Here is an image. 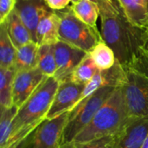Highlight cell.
Listing matches in <instances>:
<instances>
[{"instance_id": "cell-1", "label": "cell", "mask_w": 148, "mask_h": 148, "mask_svg": "<svg viewBox=\"0 0 148 148\" xmlns=\"http://www.w3.org/2000/svg\"><path fill=\"white\" fill-rule=\"evenodd\" d=\"M100 16L104 42L114 50L117 62L127 69L139 52L147 48L148 30L133 24L123 12Z\"/></svg>"}, {"instance_id": "cell-2", "label": "cell", "mask_w": 148, "mask_h": 148, "mask_svg": "<svg viewBox=\"0 0 148 148\" xmlns=\"http://www.w3.org/2000/svg\"><path fill=\"white\" fill-rule=\"evenodd\" d=\"M60 82L46 77L33 95L18 108L12 121L11 133L5 148H17L20 143L44 120L53 102Z\"/></svg>"}, {"instance_id": "cell-3", "label": "cell", "mask_w": 148, "mask_h": 148, "mask_svg": "<svg viewBox=\"0 0 148 148\" xmlns=\"http://www.w3.org/2000/svg\"><path fill=\"white\" fill-rule=\"evenodd\" d=\"M130 118L122 89L117 88L99 109L92 121L76 136L73 143L88 142L115 134L124 127Z\"/></svg>"}, {"instance_id": "cell-4", "label": "cell", "mask_w": 148, "mask_h": 148, "mask_svg": "<svg viewBox=\"0 0 148 148\" xmlns=\"http://www.w3.org/2000/svg\"><path fill=\"white\" fill-rule=\"evenodd\" d=\"M116 88L114 87L100 88L88 97L82 100L74 109L69 112L68 121L62 138V148L67 147L73 143L76 136L92 121L99 109Z\"/></svg>"}, {"instance_id": "cell-5", "label": "cell", "mask_w": 148, "mask_h": 148, "mask_svg": "<svg viewBox=\"0 0 148 148\" xmlns=\"http://www.w3.org/2000/svg\"><path fill=\"white\" fill-rule=\"evenodd\" d=\"M56 12L61 19L59 41L71 44L88 53L99 42L103 40L101 34L97 33L76 17L69 8L67 10H56Z\"/></svg>"}, {"instance_id": "cell-6", "label": "cell", "mask_w": 148, "mask_h": 148, "mask_svg": "<svg viewBox=\"0 0 148 148\" xmlns=\"http://www.w3.org/2000/svg\"><path fill=\"white\" fill-rule=\"evenodd\" d=\"M127 69L126 81L121 88L128 114L131 118L148 120V79Z\"/></svg>"}, {"instance_id": "cell-7", "label": "cell", "mask_w": 148, "mask_h": 148, "mask_svg": "<svg viewBox=\"0 0 148 148\" xmlns=\"http://www.w3.org/2000/svg\"><path fill=\"white\" fill-rule=\"evenodd\" d=\"M69 118L66 112L53 119H44L17 148H62V138Z\"/></svg>"}, {"instance_id": "cell-8", "label": "cell", "mask_w": 148, "mask_h": 148, "mask_svg": "<svg viewBox=\"0 0 148 148\" xmlns=\"http://www.w3.org/2000/svg\"><path fill=\"white\" fill-rule=\"evenodd\" d=\"M84 87L70 80L60 82L46 119L56 118L74 109L82 100Z\"/></svg>"}, {"instance_id": "cell-9", "label": "cell", "mask_w": 148, "mask_h": 148, "mask_svg": "<svg viewBox=\"0 0 148 148\" xmlns=\"http://www.w3.org/2000/svg\"><path fill=\"white\" fill-rule=\"evenodd\" d=\"M57 69L54 77L60 82L69 81L71 75L88 53L67 42L58 41L54 44Z\"/></svg>"}, {"instance_id": "cell-10", "label": "cell", "mask_w": 148, "mask_h": 148, "mask_svg": "<svg viewBox=\"0 0 148 148\" xmlns=\"http://www.w3.org/2000/svg\"><path fill=\"white\" fill-rule=\"evenodd\" d=\"M47 76L36 67L16 72L13 82V105L18 108L33 95Z\"/></svg>"}, {"instance_id": "cell-11", "label": "cell", "mask_w": 148, "mask_h": 148, "mask_svg": "<svg viewBox=\"0 0 148 148\" xmlns=\"http://www.w3.org/2000/svg\"><path fill=\"white\" fill-rule=\"evenodd\" d=\"M126 77L127 69L117 61L116 63L109 69H98V71L95 73L91 81L85 85L82 95V100L88 97L95 91L104 87H122L126 81Z\"/></svg>"}, {"instance_id": "cell-12", "label": "cell", "mask_w": 148, "mask_h": 148, "mask_svg": "<svg viewBox=\"0 0 148 148\" xmlns=\"http://www.w3.org/2000/svg\"><path fill=\"white\" fill-rule=\"evenodd\" d=\"M15 10L30 31L32 39L36 42V28L41 19L52 10L44 0H16Z\"/></svg>"}, {"instance_id": "cell-13", "label": "cell", "mask_w": 148, "mask_h": 148, "mask_svg": "<svg viewBox=\"0 0 148 148\" xmlns=\"http://www.w3.org/2000/svg\"><path fill=\"white\" fill-rule=\"evenodd\" d=\"M148 134V120L130 118L119 132L115 148H141Z\"/></svg>"}, {"instance_id": "cell-14", "label": "cell", "mask_w": 148, "mask_h": 148, "mask_svg": "<svg viewBox=\"0 0 148 148\" xmlns=\"http://www.w3.org/2000/svg\"><path fill=\"white\" fill-rule=\"evenodd\" d=\"M61 19L56 10H51L39 22L36 28V42L42 44H56L59 41V28Z\"/></svg>"}, {"instance_id": "cell-15", "label": "cell", "mask_w": 148, "mask_h": 148, "mask_svg": "<svg viewBox=\"0 0 148 148\" xmlns=\"http://www.w3.org/2000/svg\"><path fill=\"white\" fill-rule=\"evenodd\" d=\"M5 24L10 38L16 49L33 41L30 31L25 26L15 10L7 18Z\"/></svg>"}, {"instance_id": "cell-16", "label": "cell", "mask_w": 148, "mask_h": 148, "mask_svg": "<svg viewBox=\"0 0 148 148\" xmlns=\"http://www.w3.org/2000/svg\"><path fill=\"white\" fill-rule=\"evenodd\" d=\"M39 46L37 42L31 41L17 49L13 66L16 72L29 70L37 67Z\"/></svg>"}, {"instance_id": "cell-17", "label": "cell", "mask_w": 148, "mask_h": 148, "mask_svg": "<svg viewBox=\"0 0 148 148\" xmlns=\"http://www.w3.org/2000/svg\"><path fill=\"white\" fill-rule=\"evenodd\" d=\"M69 8L81 21L91 27L97 33L101 34L96 25V22L101 14V11L99 7L95 3L88 0H81L76 3H73Z\"/></svg>"}, {"instance_id": "cell-18", "label": "cell", "mask_w": 148, "mask_h": 148, "mask_svg": "<svg viewBox=\"0 0 148 148\" xmlns=\"http://www.w3.org/2000/svg\"><path fill=\"white\" fill-rule=\"evenodd\" d=\"M127 18L134 25L146 29L148 19V7L135 0H118Z\"/></svg>"}, {"instance_id": "cell-19", "label": "cell", "mask_w": 148, "mask_h": 148, "mask_svg": "<svg viewBox=\"0 0 148 148\" xmlns=\"http://www.w3.org/2000/svg\"><path fill=\"white\" fill-rule=\"evenodd\" d=\"M88 54L97 69L100 70L111 69L117 61L114 50L104 42V40L99 42Z\"/></svg>"}, {"instance_id": "cell-20", "label": "cell", "mask_w": 148, "mask_h": 148, "mask_svg": "<svg viewBox=\"0 0 148 148\" xmlns=\"http://www.w3.org/2000/svg\"><path fill=\"white\" fill-rule=\"evenodd\" d=\"M17 49L13 44L7 31L5 23L0 25V68H12Z\"/></svg>"}, {"instance_id": "cell-21", "label": "cell", "mask_w": 148, "mask_h": 148, "mask_svg": "<svg viewBox=\"0 0 148 148\" xmlns=\"http://www.w3.org/2000/svg\"><path fill=\"white\" fill-rule=\"evenodd\" d=\"M16 69L12 68H0V107L8 108L13 106V82Z\"/></svg>"}, {"instance_id": "cell-22", "label": "cell", "mask_w": 148, "mask_h": 148, "mask_svg": "<svg viewBox=\"0 0 148 148\" xmlns=\"http://www.w3.org/2000/svg\"><path fill=\"white\" fill-rule=\"evenodd\" d=\"M37 68L46 76H55L57 66L54 44H42L39 46L37 56Z\"/></svg>"}, {"instance_id": "cell-23", "label": "cell", "mask_w": 148, "mask_h": 148, "mask_svg": "<svg viewBox=\"0 0 148 148\" xmlns=\"http://www.w3.org/2000/svg\"><path fill=\"white\" fill-rule=\"evenodd\" d=\"M98 69L96 65L95 64L90 55L88 53L85 58L73 71L70 77V81L78 84L86 85L91 81V79L94 77Z\"/></svg>"}, {"instance_id": "cell-24", "label": "cell", "mask_w": 148, "mask_h": 148, "mask_svg": "<svg viewBox=\"0 0 148 148\" xmlns=\"http://www.w3.org/2000/svg\"><path fill=\"white\" fill-rule=\"evenodd\" d=\"M18 108L12 106L8 108H1L0 117V148H5L11 133L12 121L17 113Z\"/></svg>"}, {"instance_id": "cell-25", "label": "cell", "mask_w": 148, "mask_h": 148, "mask_svg": "<svg viewBox=\"0 0 148 148\" xmlns=\"http://www.w3.org/2000/svg\"><path fill=\"white\" fill-rule=\"evenodd\" d=\"M119 133L83 143H73L64 148H115Z\"/></svg>"}, {"instance_id": "cell-26", "label": "cell", "mask_w": 148, "mask_h": 148, "mask_svg": "<svg viewBox=\"0 0 148 148\" xmlns=\"http://www.w3.org/2000/svg\"><path fill=\"white\" fill-rule=\"evenodd\" d=\"M148 79V49H142L127 68Z\"/></svg>"}, {"instance_id": "cell-27", "label": "cell", "mask_w": 148, "mask_h": 148, "mask_svg": "<svg viewBox=\"0 0 148 148\" xmlns=\"http://www.w3.org/2000/svg\"><path fill=\"white\" fill-rule=\"evenodd\" d=\"M88 1L95 3L99 7L101 11L100 16L103 14H118L123 12L121 5L114 0H88Z\"/></svg>"}, {"instance_id": "cell-28", "label": "cell", "mask_w": 148, "mask_h": 148, "mask_svg": "<svg viewBox=\"0 0 148 148\" xmlns=\"http://www.w3.org/2000/svg\"><path fill=\"white\" fill-rule=\"evenodd\" d=\"M16 0H0V25L4 23L15 10Z\"/></svg>"}, {"instance_id": "cell-29", "label": "cell", "mask_w": 148, "mask_h": 148, "mask_svg": "<svg viewBox=\"0 0 148 148\" xmlns=\"http://www.w3.org/2000/svg\"><path fill=\"white\" fill-rule=\"evenodd\" d=\"M44 2L52 10H61L68 7L70 0H44Z\"/></svg>"}, {"instance_id": "cell-30", "label": "cell", "mask_w": 148, "mask_h": 148, "mask_svg": "<svg viewBox=\"0 0 148 148\" xmlns=\"http://www.w3.org/2000/svg\"><path fill=\"white\" fill-rule=\"evenodd\" d=\"M135 1H137L138 3H141V4L144 5V6L148 7V0H135Z\"/></svg>"}, {"instance_id": "cell-31", "label": "cell", "mask_w": 148, "mask_h": 148, "mask_svg": "<svg viewBox=\"0 0 148 148\" xmlns=\"http://www.w3.org/2000/svg\"><path fill=\"white\" fill-rule=\"evenodd\" d=\"M141 148H148V134L147 136V138H146V140H145V141H144V143H143V145H142V147Z\"/></svg>"}, {"instance_id": "cell-32", "label": "cell", "mask_w": 148, "mask_h": 148, "mask_svg": "<svg viewBox=\"0 0 148 148\" xmlns=\"http://www.w3.org/2000/svg\"><path fill=\"white\" fill-rule=\"evenodd\" d=\"M81 0H70V2L72 3V4L73 3H78V2H80Z\"/></svg>"}, {"instance_id": "cell-33", "label": "cell", "mask_w": 148, "mask_h": 148, "mask_svg": "<svg viewBox=\"0 0 148 148\" xmlns=\"http://www.w3.org/2000/svg\"><path fill=\"white\" fill-rule=\"evenodd\" d=\"M146 29L148 30V19H147V26H146Z\"/></svg>"}, {"instance_id": "cell-34", "label": "cell", "mask_w": 148, "mask_h": 148, "mask_svg": "<svg viewBox=\"0 0 148 148\" xmlns=\"http://www.w3.org/2000/svg\"><path fill=\"white\" fill-rule=\"evenodd\" d=\"M114 1H115V2H117V3H119V1H118V0H114ZM119 4H120V3H119Z\"/></svg>"}, {"instance_id": "cell-35", "label": "cell", "mask_w": 148, "mask_h": 148, "mask_svg": "<svg viewBox=\"0 0 148 148\" xmlns=\"http://www.w3.org/2000/svg\"><path fill=\"white\" fill-rule=\"evenodd\" d=\"M147 49H148V43H147V48H146Z\"/></svg>"}]
</instances>
